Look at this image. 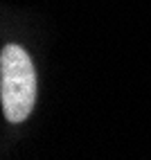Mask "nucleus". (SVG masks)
Here are the masks:
<instances>
[{"mask_svg":"<svg viewBox=\"0 0 151 160\" xmlns=\"http://www.w3.org/2000/svg\"><path fill=\"white\" fill-rule=\"evenodd\" d=\"M0 99L9 122H23L34 108L36 72L20 45H7L0 54Z\"/></svg>","mask_w":151,"mask_h":160,"instance_id":"1","label":"nucleus"}]
</instances>
